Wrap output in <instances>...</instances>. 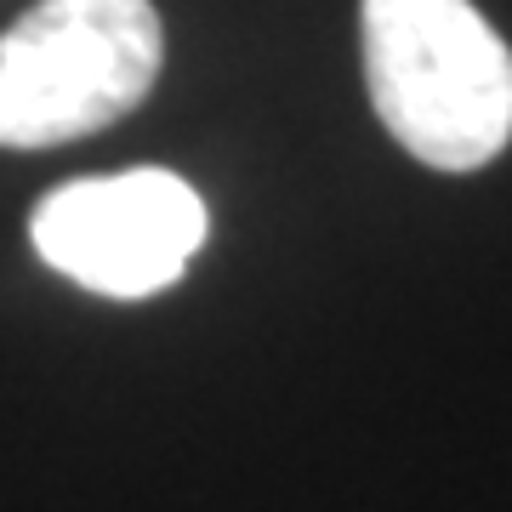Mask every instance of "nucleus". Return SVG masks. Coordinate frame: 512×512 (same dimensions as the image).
Listing matches in <instances>:
<instances>
[{
	"instance_id": "2",
	"label": "nucleus",
	"mask_w": 512,
	"mask_h": 512,
	"mask_svg": "<svg viewBox=\"0 0 512 512\" xmlns=\"http://www.w3.org/2000/svg\"><path fill=\"white\" fill-rule=\"evenodd\" d=\"M160 63L148 0H40L0 35V148H57L126 120Z\"/></svg>"
},
{
	"instance_id": "1",
	"label": "nucleus",
	"mask_w": 512,
	"mask_h": 512,
	"mask_svg": "<svg viewBox=\"0 0 512 512\" xmlns=\"http://www.w3.org/2000/svg\"><path fill=\"white\" fill-rule=\"evenodd\" d=\"M365 86L387 137L433 171H484L512 137V52L473 0H365Z\"/></svg>"
},
{
	"instance_id": "3",
	"label": "nucleus",
	"mask_w": 512,
	"mask_h": 512,
	"mask_svg": "<svg viewBox=\"0 0 512 512\" xmlns=\"http://www.w3.org/2000/svg\"><path fill=\"white\" fill-rule=\"evenodd\" d=\"M29 234L63 279L86 285L92 296L137 302L183 279L211 222L205 200L177 171L137 165L120 177H80L46 194Z\"/></svg>"
}]
</instances>
